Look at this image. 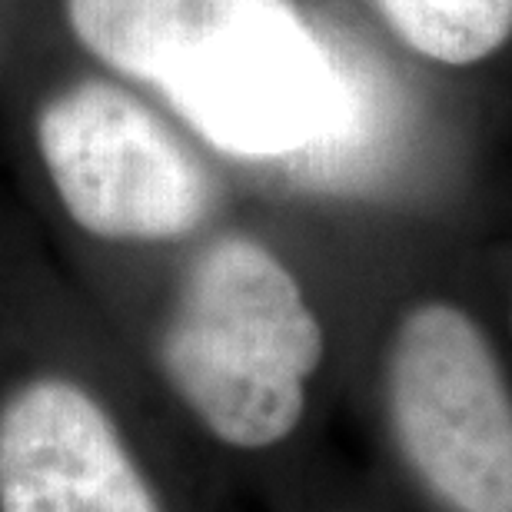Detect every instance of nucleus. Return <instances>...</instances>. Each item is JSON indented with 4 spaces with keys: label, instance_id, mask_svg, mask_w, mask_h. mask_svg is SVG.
<instances>
[{
    "label": "nucleus",
    "instance_id": "1",
    "mask_svg": "<svg viewBox=\"0 0 512 512\" xmlns=\"http://www.w3.org/2000/svg\"><path fill=\"white\" fill-rule=\"evenodd\" d=\"M74 34L240 160H316L366 124L363 87L293 0H67Z\"/></svg>",
    "mask_w": 512,
    "mask_h": 512
},
{
    "label": "nucleus",
    "instance_id": "2",
    "mask_svg": "<svg viewBox=\"0 0 512 512\" xmlns=\"http://www.w3.org/2000/svg\"><path fill=\"white\" fill-rule=\"evenodd\" d=\"M320 360V320L263 243L230 233L193 256L160 336V366L220 443H283L300 426Z\"/></svg>",
    "mask_w": 512,
    "mask_h": 512
},
{
    "label": "nucleus",
    "instance_id": "3",
    "mask_svg": "<svg viewBox=\"0 0 512 512\" xmlns=\"http://www.w3.org/2000/svg\"><path fill=\"white\" fill-rule=\"evenodd\" d=\"M383 396L396 453L439 509L512 512V386L463 306H409L386 350Z\"/></svg>",
    "mask_w": 512,
    "mask_h": 512
},
{
    "label": "nucleus",
    "instance_id": "4",
    "mask_svg": "<svg viewBox=\"0 0 512 512\" xmlns=\"http://www.w3.org/2000/svg\"><path fill=\"white\" fill-rule=\"evenodd\" d=\"M37 140L67 213L94 237L177 240L207 217L203 170L114 84L87 80L54 97L40 114Z\"/></svg>",
    "mask_w": 512,
    "mask_h": 512
},
{
    "label": "nucleus",
    "instance_id": "5",
    "mask_svg": "<svg viewBox=\"0 0 512 512\" xmlns=\"http://www.w3.org/2000/svg\"><path fill=\"white\" fill-rule=\"evenodd\" d=\"M0 512H160L114 419L67 380L0 409Z\"/></svg>",
    "mask_w": 512,
    "mask_h": 512
},
{
    "label": "nucleus",
    "instance_id": "6",
    "mask_svg": "<svg viewBox=\"0 0 512 512\" xmlns=\"http://www.w3.org/2000/svg\"><path fill=\"white\" fill-rule=\"evenodd\" d=\"M389 30L419 57L469 67L512 37V0H373Z\"/></svg>",
    "mask_w": 512,
    "mask_h": 512
}]
</instances>
